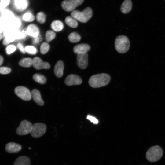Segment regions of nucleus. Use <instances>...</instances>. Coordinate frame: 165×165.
Here are the masks:
<instances>
[{
  "label": "nucleus",
  "mask_w": 165,
  "mask_h": 165,
  "mask_svg": "<svg viewBox=\"0 0 165 165\" xmlns=\"http://www.w3.org/2000/svg\"><path fill=\"white\" fill-rule=\"evenodd\" d=\"M90 49V46L85 43L80 44L76 45L73 48L74 52L77 54L87 53Z\"/></svg>",
  "instance_id": "nucleus-14"
},
{
  "label": "nucleus",
  "mask_w": 165,
  "mask_h": 165,
  "mask_svg": "<svg viewBox=\"0 0 165 165\" xmlns=\"http://www.w3.org/2000/svg\"><path fill=\"white\" fill-rule=\"evenodd\" d=\"M10 0H0V4L4 9L7 7L10 4Z\"/></svg>",
  "instance_id": "nucleus-33"
},
{
  "label": "nucleus",
  "mask_w": 165,
  "mask_h": 165,
  "mask_svg": "<svg viewBox=\"0 0 165 165\" xmlns=\"http://www.w3.org/2000/svg\"><path fill=\"white\" fill-rule=\"evenodd\" d=\"M13 40L10 37H7L3 41L2 43L4 45H8L10 42L13 41Z\"/></svg>",
  "instance_id": "nucleus-35"
},
{
  "label": "nucleus",
  "mask_w": 165,
  "mask_h": 165,
  "mask_svg": "<svg viewBox=\"0 0 165 165\" xmlns=\"http://www.w3.org/2000/svg\"><path fill=\"white\" fill-rule=\"evenodd\" d=\"M33 79L35 82L41 84H44L46 82L44 76L38 73L35 74L33 76Z\"/></svg>",
  "instance_id": "nucleus-24"
},
{
  "label": "nucleus",
  "mask_w": 165,
  "mask_h": 165,
  "mask_svg": "<svg viewBox=\"0 0 165 165\" xmlns=\"http://www.w3.org/2000/svg\"><path fill=\"white\" fill-rule=\"evenodd\" d=\"M2 35L1 34H0V40L2 39Z\"/></svg>",
  "instance_id": "nucleus-41"
},
{
  "label": "nucleus",
  "mask_w": 165,
  "mask_h": 165,
  "mask_svg": "<svg viewBox=\"0 0 165 165\" xmlns=\"http://www.w3.org/2000/svg\"><path fill=\"white\" fill-rule=\"evenodd\" d=\"M14 8L19 11H23L27 7L28 5L27 0H13Z\"/></svg>",
  "instance_id": "nucleus-13"
},
{
  "label": "nucleus",
  "mask_w": 165,
  "mask_h": 165,
  "mask_svg": "<svg viewBox=\"0 0 165 165\" xmlns=\"http://www.w3.org/2000/svg\"><path fill=\"white\" fill-rule=\"evenodd\" d=\"M31 97L34 101L37 104L40 106L44 104V102L42 100L39 91L37 89H33L31 92Z\"/></svg>",
  "instance_id": "nucleus-16"
},
{
  "label": "nucleus",
  "mask_w": 165,
  "mask_h": 165,
  "mask_svg": "<svg viewBox=\"0 0 165 165\" xmlns=\"http://www.w3.org/2000/svg\"><path fill=\"white\" fill-rule=\"evenodd\" d=\"M18 64L22 67H29L32 65V60L31 58H23L19 61Z\"/></svg>",
  "instance_id": "nucleus-23"
},
{
  "label": "nucleus",
  "mask_w": 165,
  "mask_h": 165,
  "mask_svg": "<svg viewBox=\"0 0 165 165\" xmlns=\"http://www.w3.org/2000/svg\"><path fill=\"white\" fill-rule=\"evenodd\" d=\"M51 27L54 31H60L63 29L64 25L61 21L56 20L53 21L52 23Z\"/></svg>",
  "instance_id": "nucleus-21"
},
{
  "label": "nucleus",
  "mask_w": 165,
  "mask_h": 165,
  "mask_svg": "<svg viewBox=\"0 0 165 165\" xmlns=\"http://www.w3.org/2000/svg\"><path fill=\"white\" fill-rule=\"evenodd\" d=\"M82 82L81 78L75 74H70L65 78L64 83L68 86L80 84Z\"/></svg>",
  "instance_id": "nucleus-9"
},
{
  "label": "nucleus",
  "mask_w": 165,
  "mask_h": 165,
  "mask_svg": "<svg viewBox=\"0 0 165 165\" xmlns=\"http://www.w3.org/2000/svg\"><path fill=\"white\" fill-rule=\"evenodd\" d=\"M4 8L2 7V6L1 4H0V11H1Z\"/></svg>",
  "instance_id": "nucleus-40"
},
{
  "label": "nucleus",
  "mask_w": 165,
  "mask_h": 165,
  "mask_svg": "<svg viewBox=\"0 0 165 165\" xmlns=\"http://www.w3.org/2000/svg\"><path fill=\"white\" fill-rule=\"evenodd\" d=\"M32 65L37 70L42 69H48L50 68V65L48 63L43 61L40 58L37 57H34L32 60Z\"/></svg>",
  "instance_id": "nucleus-10"
},
{
  "label": "nucleus",
  "mask_w": 165,
  "mask_h": 165,
  "mask_svg": "<svg viewBox=\"0 0 165 165\" xmlns=\"http://www.w3.org/2000/svg\"><path fill=\"white\" fill-rule=\"evenodd\" d=\"M132 6L131 0H125L121 6V11L123 13H127L131 11Z\"/></svg>",
  "instance_id": "nucleus-19"
},
{
  "label": "nucleus",
  "mask_w": 165,
  "mask_h": 165,
  "mask_svg": "<svg viewBox=\"0 0 165 165\" xmlns=\"http://www.w3.org/2000/svg\"><path fill=\"white\" fill-rule=\"evenodd\" d=\"M77 64L80 68L84 69L88 65V56L87 53L77 54Z\"/></svg>",
  "instance_id": "nucleus-11"
},
{
  "label": "nucleus",
  "mask_w": 165,
  "mask_h": 165,
  "mask_svg": "<svg viewBox=\"0 0 165 165\" xmlns=\"http://www.w3.org/2000/svg\"><path fill=\"white\" fill-rule=\"evenodd\" d=\"M46 126L43 123H36L32 126L30 132L31 136L35 138L40 137L45 133Z\"/></svg>",
  "instance_id": "nucleus-5"
},
{
  "label": "nucleus",
  "mask_w": 165,
  "mask_h": 165,
  "mask_svg": "<svg viewBox=\"0 0 165 165\" xmlns=\"http://www.w3.org/2000/svg\"><path fill=\"white\" fill-rule=\"evenodd\" d=\"M2 18L5 21H11L14 18L13 13L10 10L4 8L1 11Z\"/></svg>",
  "instance_id": "nucleus-20"
},
{
  "label": "nucleus",
  "mask_w": 165,
  "mask_h": 165,
  "mask_svg": "<svg viewBox=\"0 0 165 165\" xmlns=\"http://www.w3.org/2000/svg\"><path fill=\"white\" fill-rule=\"evenodd\" d=\"M22 146L21 145L14 142L7 143L5 146L6 151L9 153H16L21 150Z\"/></svg>",
  "instance_id": "nucleus-12"
},
{
  "label": "nucleus",
  "mask_w": 165,
  "mask_h": 165,
  "mask_svg": "<svg viewBox=\"0 0 165 165\" xmlns=\"http://www.w3.org/2000/svg\"><path fill=\"white\" fill-rule=\"evenodd\" d=\"M40 38L38 36L34 38L32 41V43L35 45L38 44L40 41Z\"/></svg>",
  "instance_id": "nucleus-37"
},
{
  "label": "nucleus",
  "mask_w": 165,
  "mask_h": 165,
  "mask_svg": "<svg viewBox=\"0 0 165 165\" xmlns=\"http://www.w3.org/2000/svg\"><path fill=\"white\" fill-rule=\"evenodd\" d=\"M11 71V69L8 67H0V73L6 74L9 73Z\"/></svg>",
  "instance_id": "nucleus-32"
},
{
  "label": "nucleus",
  "mask_w": 165,
  "mask_h": 165,
  "mask_svg": "<svg viewBox=\"0 0 165 165\" xmlns=\"http://www.w3.org/2000/svg\"><path fill=\"white\" fill-rule=\"evenodd\" d=\"M3 61V59L2 57L0 55V66L2 64Z\"/></svg>",
  "instance_id": "nucleus-39"
},
{
  "label": "nucleus",
  "mask_w": 165,
  "mask_h": 165,
  "mask_svg": "<svg viewBox=\"0 0 165 165\" xmlns=\"http://www.w3.org/2000/svg\"><path fill=\"white\" fill-rule=\"evenodd\" d=\"M24 50L27 53L32 55L35 54L37 52L36 49L32 46H26L24 48Z\"/></svg>",
  "instance_id": "nucleus-29"
},
{
  "label": "nucleus",
  "mask_w": 165,
  "mask_h": 165,
  "mask_svg": "<svg viewBox=\"0 0 165 165\" xmlns=\"http://www.w3.org/2000/svg\"><path fill=\"white\" fill-rule=\"evenodd\" d=\"M16 50V47L13 45L8 46L6 48V51L8 54H10L14 52Z\"/></svg>",
  "instance_id": "nucleus-31"
},
{
  "label": "nucleus",
  "mask_w": 165,
  "mask_h": 165,
  "mask_svg": "<svg viewBox=\"0 0 165 165\" xmlns=\"http://www.w3.org/2000/svg\"><path fill=\"white\" fill-rule=\"evenodd\" d=\"M81 38L80 36L75 32L71 33L68 36L69 41L72 43L79 42Z\"/></svg>",
  "instance_id": "nucleus-25"
},
{
  "label": "nucleus",
  "mask_w": 165,
  "mask_h": 165,
  "mask_svg": "<svg viewBox=\"0 0 165 165\" xmlns=\"http://www.w3.org/2000/svg\"><path fill=\"white\" fill-rule=\"evenodd\" d=\"M163 155L162 148L159 145H155L149 148L147 151L146 156L147 160L152 162L160 160Z\"/></svg>",
  "instance_id": "nucleus-4"
},
{
  "label": "nucleus",
  "mask_w": 165,
  "mask_h": 165,
  "mask_svg": "<svg viewBox=\"0 0 165 165\" xmlns=\"http://www.w3.org/2000/svg\"><path fill=\"white\" fill-rule=\"evenodd\" d=\"M37 21L41 24L44 23L46 20V16L42 12L38 13L36 16Z\"/></svg>",
  "instance_id": "nucleus-30"
},
{
  "label": "nucleus",
  "mask_w": 165,
  "mask_h": 165,
  "mask_svg": "<svg viewBox=\"0 0 165 165\" xmlns=\"http://www.w3.org/2000/svg\"><path fill=\"white\" fill-rule=\"evenodd\" d=\"M17 47L20 50V51L22 53L24 54L25 53V51L24 50V46H23V45L21 43H18L17 45Z\"/></svg>",
  "instance_id": "nucleus-36"
},
{
  "label": "nucleus",
  "mask_w": 165,
  "mask_h": 165,
  "mask_svg": "<svg viewBox=\"0 0 165 165\" xmlns=\"http://www.w3.org/2000/svg\"><path fill=\"white\" fill-rule=\"evenodd\" d=\"M64 65L63 62L59 60L56 64L54 69L55 75L58 78L61 77L63 74Z\"/></svg>",
  "instance_id": "nucleus-15"
},
{
  "label": "nucleus",
  "mask_w": 165,
  "mask_h": 165,
  "mask_svg": "<svg viewBox=\"0 0 165 165\" xmlns=\"http://www.w3.org/2000/svg\"><path fill=\"white\" fill-rule=\"evenodd\" d=\"M14 92L19 97L24 100L29 101L32 98L30 91L25 87L17 86L15 89Z\"/></svg>",
  "instance_id": "nucleus-7"
},
{
  "label": "nucleus",
  "mask_w": 165,
  "mask_h": 165,
  "mask_svg": "<svg viewBox=\"0 0 165 165\" xmlns=\"http://www.w3.org/2000/svg\"><path fill=\"white\" fill-rule=\"evenodd\" d=\"M130 46L128 38L124 35H119L116 39L115 46L116 50L119 53H124L128 50Z\"/></svg>",
  "instance_id": "nucleus-3"
},
{
  "label": "nucleus",
  "mask_w": 165,
  "mask_h": 165,
  "mask_svg": "<svg viewBox=\"0 0 165 165\" xmlns=\"http://www.w3.org/2000/svg\"><path fill=\"white\" fill-rule=\"evenodd\" d=\"M13 165H31L30 160L27 156H20L16 160Z\"/></svg>",
  "instance_id": "nucleus-18"
},
{
  "label": "nucleus",
  "mask_w": 165,
  "mask_h": 165,
  "mask_svg": "<svg viewBox=\"0 0 165 165\" xmlns=\"http://www.w3.org/2000/svg\"><path fill=\"white\" fill-rule=\"evenodd\" d=\"M56 36L55 33L50 30L46 31L45 34V39L46 41L49 42L53 39Z\"/></svg>",
  "instance_id": "nucleus-26"
},
{
  "label": "nucleus",
  "mask_w": 165,
  "mask_h": 165,
  "mask_svg": "<svg viewBox=\"0 0 165 165\" xmlns=\"http://www.w3.org/2000/svg\"><path fill=\"white\" fill-rule=\"evenodd\" d=\"M71 15L76 20L82 23H86L92 17L93 12L90 7L86 8L83 11L80 12L77 10L73 11Z\"/></svg>",
  "instance_id": "nucleus-2"
},
{
  "label": "nucleus",
  "mask_w": 165,
  "mask_h": 165,
  "mask_svg": "<svg viewBox=\"0 0 165 165\" xmlns=\"http://www.w3.org/2000/svg\"><path fill=\"white\" fill-rule=\"evenodd\" d=\"M83 1L84 0H65L62 1L61 5L64 10L70 12L80 5Z\"/></svg>",
  "instance_id": "nucleus-8"
},
{
  "label": "nucleus",
  "mask_w": 165,
  "mask_h": 165,
  "mask_svg": "<svg viewBox=\"0 0 165 165\" xmlns=\"http://www.w3.org/2000/svg\"><path fill=\"white\" fill-rule=\"evenodd\" d=\"M66 23L70 27L73 28H76L78 24L76 20L72 17L67 16L65 19Z\"/></svg>",
  "instance_id": "nucleus-22"
},
{
  "label": "nucleus",
  "mask_w": 165,
  "mask_h": 165,
  "mask_svg": "<svg viewBox=\"0 0 165 165\" xmlns=\"http://www.w3.org/2000/svg\"><path fill=\"white\" fill-rule=\"evenodd\" d=\"M3 20H0V32L1 31L2 29L3 26Z\"/></svg>",
  "instance_id": "nucleus-38"
},
{
  "label": "nucleus",
  "mask_w": 165,
  "mask_h": 165,
  "mask_svg": "<svg viewBox=\"0 0 165 165\" xmlns=\"http://www.w3.org/2000/svg\"><path fill=\"white\" fill-rule=\"evenodd\" d=\"M86 118L91 122L93 123L94 124H97L98 123V120L96 118L92 116L88 115L87 116Z\"/></svg>",
  "instance_id": "nucleus-34"
},
{
  "label": "nucleus",
  "mask_w": 165,
  "mask_h": 165,
  "mask_svg": "<svg viewBox=\"0 0 165 165\" xmlns=\"http://www.w3.org/2000/svg\"><path fill=\"white\" fill-rule=\"evenodd\" d=\"M50 46L47 43L44 42L40 46V52L42 54L46 53L49 50Z\"/></svg>",
  "instance_id": "nucleus-27"
},
{
  "label": "nucleus",
  "mask_w": 165,
  "mask_h": 165,
  "mask_svg": "<svg viewBox=\"0 0 165 165\" xmlns=\"http://www.w3.org/2000/svg\"><path fill=\"white\" fill-rule=\"evenodd\" d=\"M27 34L30 36L34 38L38 36L39 33L38 28L34 24H30L28 25L27 28Z\"/></svg>",
  "instance_id": "nucleus-17"
},
{
  "label": "nucleus",
  "mask_w": 165,
  "mask_h": 165,
  "mask_svg": "<svg viewBox=\"0 0 165 165\" xmlns=\"http://www.w3.org/2000/svg\"><path fill=\"white\" fill-rule=\"evenodd\" d=\"M111 79L108 74L101 73L91 76L89 80V84L92 87L99 88L107 85Z\"/></svg>",
  "instance_id": "nucleus-1"
},
{
  "label": "nucleus",
  "mask_w": 165,
  "mask_h": 165,
  "mask_svg": "<svg viewBox=\"0 0 165 165\" xmlns=\"http://www.w3.org/2000/svg\"><path fill=\"white\" fill-rule=\"evenodd\" d=\"M23 19L25 21L31 22L35 19L34 15L31 13L28 12L25 13L23 16Z\"/></svg>",
  "instance_id": "nucleus-28"
},
{
  "label": "nucleus",
  "mask_w": 165,
  "mask_h": 165,
  "mask_svg": "<svg viewBox=\"0 0 165 165\" xmlns=\"http://www.w3.org/2000/svg\"></svg>",
  "instance_id": "nucleus-42"
},
{
  "label": "nucleus",
  "mask_w": 165,
  "mask_h": 165,
  "mask_svg": "<svg viewBox=\"0 0 165 165\" xmlns=\"http://www.w3.org/2000/svg\"><path fill=\"white\" fill-rule=\"evenodd\" d=\"M33 125L29 121L24 120L22 121L17 128L16 134L19 135H24L30 133Z\"/></svg>",
  "instance_id": "nucleus-6"
}]
</instances>
